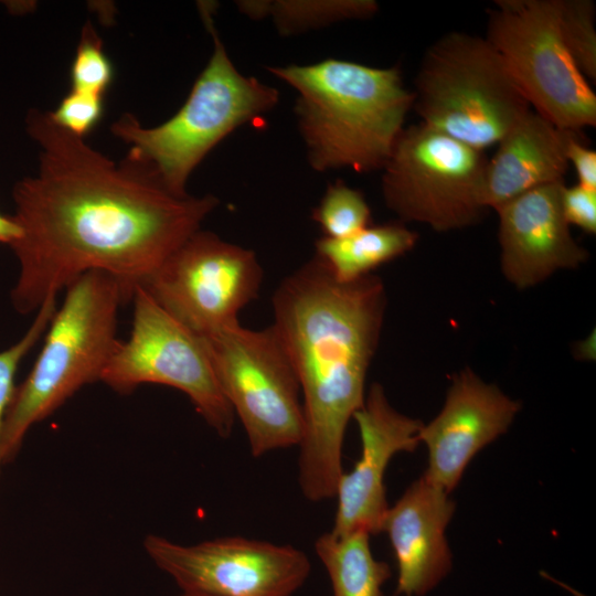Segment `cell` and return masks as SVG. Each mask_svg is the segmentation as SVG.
I'll return each instance as SVG.
<instances>
[{
    "mask_svg": "<svg viewBox=\"0 0 596 596\" xmlns=\"http://www.w3.org/2000/svg\"><path fill=\"white\" fill-rule=\"evenodd\" d=\"M21 235L22 230L13 216H6L0 213V243L10 246L17 242Z\"/></svg>",
    "mask_w": 596,
    "mask_h": 596,
    "instance_id": "obj_28",
    "label": "cell"
},
{
    "mask_svg": "<svg viewBox=\"0 0 596 596\" xmlns=\"http://www.w3.org/2000/svg\"><path fill=\"white\" fill-rule=\"evenodd\" d=\"M178 596H206V595H200V594H191V593H181Z\"/></svg>",
    "mask_w": 596,
    "mask_h": 596,
    "instance_id": "obj_29",
    "label": "cell"
},
{
    "mask_svg": "<svg viewBox=\"0 0 596 596\" xmlns=\"http://www.w3.org/2000/svg\"><path fill=\"white\" fill-rule=\"evenodd\" d=\"M263 268L256 254L209 231H196L141 286L153 300L204 338L240 323L258 296Z\"/></svg>",
    "mask_w": 596,
    "mask_h": 596,
    "instance_id": "obj_11",
    "label": "cell"
},
{
    "mask_svg": "<svg viewBox=\"0 0 596 596\" xmlns=\"http://www.w3.org/2000/svg\"><path fill=\"white\" fill-rule=\"evenodd\" d=\"M561 206L568 225L573 224L589 235L596 234V190L564 184Z\"/></svg>",
    "mask_w": 596,
    "mask_h": 596,
    "instance_id": "obj_26",
    "label": "cell"
},
{
    "mask_svg": "<svg viewBox=\"0 0 596 596\" xmlns=\"http://www.w3.org/2000/svg\"><path fill=\"white\" fill-rule=\"evenodd\" d=\"M583 131L562 129L531 109L496 145L488 159L485 204L497 210L533 189L564 181L570 140Z\"/></svg>",
    "mask_w": 596,
    "mask_h": 596,
    "instance_id": "obj_17",
    "label": "cell"
},
{
    "mask_svg": "<svg viewBox=\"0 0 596 596\" xmlns=\"http://www.w3.org/2000/svg\"><path fill=\"white\" fill-rule=\"evenodd\" d=\"M120 284L111 275L93 270L66 288L44 333L36 361L17 387L4 418L2 464L20 449L29 429L63 405L81 387L100 380L119 340V307L126 304Z\"/></svg>",
    "mask_w": 596,
    "mask_h": 596,
    "instance_id": "obj_4",
    "label": "cell"
},
{
    "mask_svg": "<svg viewBox=\"0 0 596 596\" xmlns=\"http://www.w3.org/2000/svg\"><path fill=\"white\" fill-rule=\"evenodd\" d=\"M485 151L421 123L405 127L382 168L386 206L403 222L437 232L477 224L485 204Z\"/></svg>",
    "mask_w": 596,
    "mask_h": 596,
    "instance_id": "obj_7",
    "label": "cell"
},
{
    "mask_svg": "<svg viewBox=\"0 0 596 596\" xmlns=\"http://www.w3.org/2000/svg\"><path fill=\"white\" fill-rule=\"evenodd\" d=\"M315 551L329 576L332 596H387L383 585L392 576L391 567L374 557L369 533L326 532L316 540Z\"/></svg>",
    "mask_w": 596,
    "mask_h": 596,
    "instance_id": "obj_19",
    "label": "cell"
},
{
    "mask_svg": "<svg viewBox=\"0 0 596 596\" xmlns=\"http://www.w3.org/2000/svg\"><path fill=\"white\" fill-rule=\"evenodd\" d=\"M113 77L114 68L104 52L103 40L87 22L71 66L72 89L104 96Z\"/></svg>",
    "mask_w": 596,
    "mask_h": 596,
    "instance_id": "obj_24",
    "label": "cell"
},
{
    "mask_svg": "<svg viewBox=\"0 0 596 596\" xmlns=\"http://www.w3.org/2000/svg\"><path fill=\"white\" fill-rule=\"evenodd\" d=\"M412 93L421 124L481 151L532 109L486 38L464 31L425 50Z\"/></svg>",
    "mask_w": 596,
    "mask_h": 596,
    "instance_id": "obj_6",
    "label": "cell"
},
{
    "mask_svg": "<svg viewBox=\"0 0 596 596\" xmlns=\"http://www.w3.org/2000/svg\"><path fill=\"white\" fill-rule=\"evenodd\" d=\"M352 418L360 433L361 456L338 481V504L330 532L344 535L364 531L371 535L382 532L389 509L385 470L396 454L417 448L423 423L397 412L379 383L371 385Z\"/></svg>",
    "mask_w": 596,
    "mask_h": 596,
    "instance_id": "obj_13",
    "label": "cell"
},
{
    "mask_svg": "<svg viewBox=\"0 0 596 596\" xmlns=\"http://www.w3.org/2000/svg\"><path fill=\"white\" fill-rule=\"evenodd\" d=\"M417 240L402 223L370 225L342 238L322 236L315 243V257L337 281L351 283L409 252Z\"/></svg>",
    "mask_w": 596,
    "mask_h": 596,
    "instance_id": "obj_18",
    "label": "cell"
},
{
    "mask_svg": "<svg viewBox=\"0 0 596 596\" xmlns=\"http://www.w3.org/2000/svg\"><path fill=\"white\" fill-rule=\"evenodd\" d=\"M236 4L252 19L270 17L281 35H294L344 20L369 19L379 11L374 0L237 1Z\"/></svg>",
    "mask_w": 596,
    "mask_h": 596,
    "instance_id": "obj_20",
    "label": "cell"
},
{
    "mask_svg": "<svg viewBox=\"0 0 596 596\" xmlns=\"http://www.w3.org/2000/svg\"><path fill=\"white\" fill-rule=\"evenodd\" d=\"M203 340L252 455L299 446L305 428L300 384L274 326L251 330L237 323Z\"/></svg>",
    "mask_w": 596,
    "mask_h": 596,
    "instance_id": "obj_9",
    "label": "cell"
},
{
    "mask_svg": "<svg viewBox=\"0 0 596 596\" xmlns=\"http://www.w3.org/2000/svg\"><path fill=\"white\" fill-rule=\"evenodd\" d=\"M132 329L119 341L100 380L119 394L145 383L183 392L215 433L227 438L235 414L217 383L205 342L159 306L138 286Z\"/></svg>",
    "mask_w": 596,
    "mask_h": 596,
    "instance_id": "obj_10",
    "label": "cell"
},
{
    "mask_svg": "<svg viewBox=\"0 0 596 596\" xmlns=\"http://www.w3.org/2000/svg\"><path fill=\"white\" fill-rule=\"evenodd\" d=\"M49 113L60 127L84 138L103 116L104 96L71 89L56 109Z\"/></svg>",
    "mask_w": 596,
    "mask_h": 596,
    "instance_id": "obj_25",
    "label": "cell"
},
{
    "mask_svg": "<svg viewBox=\"0 0 596 596\" xmlns=\"http://www.w3.org/2000/svg\"><path fill=\"white\" fill-rule=\"evenodd\" d=\"M564 184L533 189L494 210L499 215L501 270L518 289L533 287L556 270L576 268L588 258L562 212Z\"/></svg>",
    "mask_w": 596,
    "mask_h": 596,
    "instance_id": "obj_15",
    "label": "cell"
},
{
    "mask_svg": "<svg viewBox=\"0 0 596 596\" xmlns=\"http://www.w3.org/2000/svg\"><path fill=\"white\" fill-rule=\"evenodd\" d=\"M276 329L297 373L305 418L298 482L306 499L333 498L343 473L349 421L363 405L365 380L386 308L383 281H337L313 257L286 277L273 299Z\"/></svg>",
    "mask_w": 596,
    "mask_h": 596,
    "instance_id": "obj_2",
    "label": "cell"
},
{
    "mask_svg": "<svg viewBox=\"0 0 596 596\" xmlns=\"http://www.w3.org/2000/svg\"><path fill=\"white\" fill-rule=\"evenodd\" d=\"M486 40L504 62L531 108L555 126H596V95L560 34L558 0H496Z\"/></svg>",
    "mask_w": 596,
    "mask_h": 596,
    "instance_id": "obj_8",
    "label": "cell"
},
{
    "mask_svg": "<svg viewBox=\"0 0 596 596\" xmlns=\"http://www.w3.org/2000/svg\"><path fill=\"white\" fill-rule=\"evenodd\" d=\"M521 409V403L497 385L486 383L470 368L456 374L443 408L419 430L428 450L424 475L450 493L470 460L504 434Z\"/></svg>",
    "mask_w": 596,
    "mask_h": 596,
    "instance_id": "obj_14",
    "label": "cell"
},
{
    "mask_svg": "<svg viewBox=\"0 0 596 596\" xmlns=\"http://www.w3.org/2000/svg\"><path fill=\"white\" fill-rule=\"evenodd\" d=\"M212 8L210 2L199 4L213 52L178 113L151 128L131 114L111 126V132L130 146L127 155L150 166L178 194L188 193L190 174L222 139L279 102L276 88L237 71L214 25Z\"/></svg>",
    "mask_w": 596,
    "mask_h": 596,
    "instance_id": "obj_5",
    "label": "cell"
},
{
    "mask_svg": "<svg viewBox=\"0 0 596 596\" xmlns=\"http://www.w3.org/2000/svg\"><path fill=\"white\" fill-rule=\"evenodd\" d=\"M596 7L592 0H558L562 41L578 71L596 82Z\"/></svg>",
    "mask_w": 596,
    "mask_h": 596,
    "instance_id": "obj_22",
    "label": "cell"
},
{
    "mask_svg": "<svg viewBox=\"0 0 596 596\" xmlns=\"http://www.w3.org/2000/svg\"><path fill=\"white\" fill-rule=\"evenodd\" d=\"M449 493L425 475L389 507L382 532L389 536L397 567V596H425L451 571L445 531L455 512Z\"/></svg>",
    "mask_w": 596,
    "mask_h": 596,
    "instance_id": "obj_16",
    "label": "cell"
},
{
    "mask_svg": "<svg viewBox=\"0 0 596 596\" xmlns=\"http://www.w3.org/2000/svg\"><path fill=\"white\" fill-rule=\"evenodd\" d=\"M143 547L182 593L206 596H291L311 568L299 549L242 536L184 545L147 535Z\"/></svg>",
    "mask_w": 596,
    "mask_h": 596,
    "instance_id": "obj_12",
    "label": "cell"
},
{
    "mask_svg": "<svg viewBox=\"0 0 596 596\" xmlns=\"http://www.w3.org/2000/svg\"><path fill=\"white\" fill-rule=\"evenodd\" d=\"M584 135H575L568 142L566 157L573 164L579 185L596 190V151L584 142Z\"/></svg>",
    "mask_w": 596,
    "mask_h": 596,
    "instance_id": "obj_27",
    "label": "cell"
},
{
    "mask_svg": "<svg viewBox=\"0 0 596 596\" xmlns=\"http://www.w3.org/2000/svg\"><path fill=\"white\" fill-rule=\"evenodd\" d=\"M25 121L40 153L36 174L12 191L22 235L10 245L19 265L10 299L21 315L38 311L93 270L116 278L131 300L220 203L212 194L174 193L150 166L128 155L110 160L49 111L32 109Z\"/></svg>",
    "mask_w": 596,
    "mask_h": 596,
    "instance_id": "obj_1",
    "label": "cell"
},
{
    "mask_svg": "<svg viewBox=\"0 0 596 596\" xmlns=\"http://www.w3.org/2000/svg\"><path fill=\"white\" fill-rule=\"evenodd\" d=\"M311 217L324 237L342 238L370 226L371 209L361 191L337 181L328 185Z\"/></svg>",
    "mask_w": 596,
    "mask_h": 596,
    "instance_id": "obj_21",
    "label": "cell"
},
{
    "mask_svg": "<svg viewBox=\"0 0 596 596\" xmlns=\"http://www.w3.org/2000/svg\"><path fill=\"white\" fill-rule=\"evenodd\" d=\"M56 296H50L38 309L36 315L23 337L10 348L0 351V445L6 415L15 393L14 379L18 366L28 352L44 336L54 312ZM2 465L0 454V467Z\"/></svg>",
    "mask_w": 596,
    "mask_h": 596,
    "instance_id": "obj_23",
    "label": "cell"
},
{
    "mask_svg": "<svg viewBox=\"0 0 596 596\" xmlns=\"http://www.w3.org/2000/svg\"><path fill=\"white\" fill-rule=\"evenodd\" d=\"M266 68L297 92L294 111L313 170H382L413 108L397 66L327 58Z\"/></svg>",
    "mask_w": 596,
    "mask_h": 596,
    "instance_id": "obj_3",
    "label": "cell"
}]
</instances>
